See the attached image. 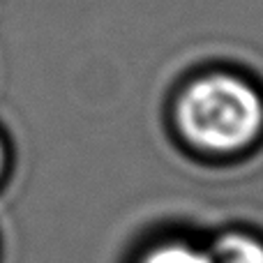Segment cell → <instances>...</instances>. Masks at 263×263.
I'll return each instance as SVG.
<instances>
[{"instance_id": "1", "label": "cell", "mask_w": 263, "mask_h": 263, "mask_svg": "<svg viewBox=\"0 0 263 263\" xmlns=\"http://www.w3.org/2000/svg\"><path fill=\"white\" fill-rule=\"evenodd\" d=\"M173 125L196 153L233 157L263 136V95L233 72L199 74L178 90Z\"/></svg>"}, {"instance_id": "2", "label": "cell", "mask_w": 263, "mask_h": 263, "mask_svg": "<svg viewBox=\"0 0 263 263\" xmlns=\"http://www.w3.org/2000/svg\"><path fill=\"white\" fill-rule=\"evenodd\" d=\"M208 263H263V238L247 229L219 231L205 245Z\"/></svg>"}, {"instance_id": "3", "label": "cell", "mask_w": 263, "mask_h": 263, "mask_svg": "<svg viewBox=\"0 0 263 263\" xmlns=\"http://www.w3.org/2000/svg\"><path fill=\"white\" fill-rule=\"evenodd\" d=\"M136 263H208V254L201 245L180 238H168L150 245Z\"/></svg>"}, {"instance_id": "4", "label": "cell", "mask_w": 263, "mask_h": 263, "mask_svg": "<svg viewBox=\"0 0 263 263\" xmlns=\"http://www.w3.org/2000/svg\"><path fill=\"white\" fill-rule=\"evenodd\" d=\"M7 164H9V153H7V143H5L3 134H0V180L7 173Z\"/></svg>"}]
</instances>
